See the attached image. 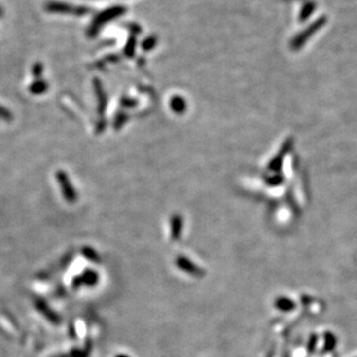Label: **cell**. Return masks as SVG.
<instances>
[{
	"instance_id": "cell-1",
	"label": "cell",
	"mask_w": 357,
	"mask_h": 357,
	"mask_svg": "<svg viewBox=\"0 0 357 357\" xmlns=\"http://www.w3.org/2000/svg\"><path fill=\"white\" fill-rule=\"evenodd\" d=\"M323 24H325V18H321L313 22V24L311 25L309 28H306L305 31L302 33V34H299L297 37H295V39H293V42H292V48L298 49L302 47V45H304V43L307 41V38H310L311 36L315 34V33L318 31L319 28H321Z\"/></svg>"
},
{
	"instance_id": "cell-2",
	"label": "cell",
	"mask_w": 357,
	"mask_h": 357,
	"mask_svg": "<svg viewBox=\"0 0 357 357\" xmlns=\"http://www.w3.org/2000/svg\"><path fill=\"white\" fill-rule=\"evenodd\" d=\"M56 177H57L58 183L61 184L63 195H64L65 200L69 201V202H74L77 195H75V191L73 189V187H72L71 182L69 181L68 175H66L64 172H58Z\"/></svg>"
},
{
	"instance_id": "cell-3",
	"label": "cell",
	"mask_w": 357,
	"mask_h": 357,
	"mask_svg": "<svg viewBox=\"0 0 357 357\" xmlns=\"http://www.w3.org/2000/svg\"><path fill=\"white\" fill-rule=\"evenodd\" d=\"M47 9L51 12L68 13V14H77V15H84L88 12V9L85 7H73V6L62 4V2H52V4L47 6Z\"/></svg>"
},
{
	"instance_id": "cell-4",
	"label": "cell",
	"mask_w": 357,
	"mask_h": 357,
	"mask_svg": "<svg viewBox=\"0 0 357 357\" xmlns=\"http://www.w3.org/2000/svg\"><path fill=\"white\" fill-rule=\"evenodd\" d=\"M123 12H124V8H122V7H114V8L108 9V11L101 13V14L98 16V19L95 20V22H94V26L105 24V22L108 21V20L114 19V18H116V16L121 15Z\"/></svg>"
},
{
	"instance_id": "cell-5",
	"label": "cell",
	"mask_w": 357,
	"mask_h": 357,
	"mask_svg": "<svg viewBox=\"0 0 357 357\" xmlns=\"http://www.w3.org/2000/svg\"><path fill=\"white\" fill-rule=\"evenodd\" d=\"M178 262V266L181 268V269L186 270V272H188L189 274H193V275H200L201 270L200 268L194 266L193 262H190L189 260L184 259V257H180V259L177 260Z\"/></svg>"
},
{
	"instance_id": "cell-6",
	"label": "cell",
	"mask_w": 357,
	"mask_h": 357,
	"mask_svg": "<svg viewBox=\"0 0 357 357\" xmlns=\"http://www.w3.org/2000/svg\"><path fill=\"white\" fill-rule=\"evenodd\" d=\"M171 108L178 114L183 113L186 110V101L181 97H175L171 100Z\"/></svg>"
},
{
	"instance_id": "cell-7",
	"label": "cell",
	"mask_w": 357,
	"mask_h": 357,
	"mask_svg": "<svg viewBox=\"0 0 357 357\" xmlns=\"http://www.w3.org/2000/svg\"><path fill=\"white\" fill-rule=\"evenodd\" d=\"M172 236H173L174 239H178L180 238L181 230H182V219H181L180 216H174L173 219H172Z\"/></svg>"
},
{
	"instance_id": "cell-8",
	"label": "cell",
	"mask_w": 357,
	"mask_h": 357,
	"mask_svg": "<svg viewBox=\"0 0 357 357\" xmlns=\"http://www.w3.org/2000/svg\"><path fill=\"white\" fill-rule=\"evenodd\" d=\"M84 283H89V284L97 283V274H95L94 272L86 273L85 277H84Z\"/></svg>"
},
{
	"instance_id": "cell-9",
	"label": "cell",
	"mask_w": 357,
	"mask_h": 357,
	"mask_svg": "<svg viewBox=\"0 0 357 357\" xmlns=\"http://www.w3.org/2000/svg\"><path fill=\"white\" fill-rule=\"evenodd\" d=\"M154 44H155V39L152 37V38H147L146 41L143 43V47L145 50H150V49L154 47Z\"/></svg>"
},
{
	"instance_id": "cell-10",
	"label": "cell",
	"mask_w": 357,
	"mask_h": 357,
	"mask_svg": "<svg viewBox=\"0 0 357 357\" xmlns=\"http://www.w3.org/2000/svg\"><path fill=\"white\" fill-rule=\"evenodd\" d=\"M312 9H313V6H312V5H307L306 7L303 9V14H302V16H300V19L304 20V19H306L307 16H310V15H311V12H312Z\"/></svg>"
}]
</instances>
